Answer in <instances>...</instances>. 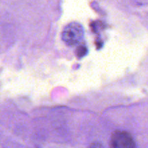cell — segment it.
<instances>
[{"label": "cell", "mask_w": 148, "mask_h": 148, "mask_svg": "<svg viewBox=\"0 0 148 148\" xmlns=\"http://www.w3.org/2000/svg\"><path fill=\"white\" fill-rule=\"evenodd\" d=\"M84 36L83 27L79 23L73 22L68 24L62 31L63 41L69 46H74L80 42Z\"/></svg>", "instance_id": "obj_1"}, {"label": "cell", "mask_w": 148, "mask_h": 148, "mask_svg": "<svg viewBox=\"0 0 148 148\" xmlns=\"http://www.w3.org/2000/svg\"><path fill=\"white\" fill-rule=\"evenodd\" d=\"M110 148H137L131 134L125 131L116 130L111 134Z\"/></svg>", "instance_id": "obj_2"}, {"label": "cell", "mask_w": 148, "mask_h": 148, "mask_svg": "<svg viewBox=\"0 0 148 148\" xmlns=\"http://www.w3.org/2000/svg\"><path fill=\"white\" fill-rule=\"evenodd\" d=\"M87 52H88V49H87L86 46H84V45H80L77 49L76 55L79 58L83 57L85 55H86Z\"/></svg>", "instance_id": "obj_3"}, {"label": "cell", "mask_w": 148, "mask_h": 148, "mask_svg": "<svg viewBox=\"0 0 148 148\" xmlns=\"http://www.w3.org/2000/svg\"><path fill=\"white\" fill-rule=\"evenodd\" d=\"M89 148H103L102 145L99 143H94L92 145H90Z\"/></svg>", "instance_id": "obj_4"}]
</instances>
